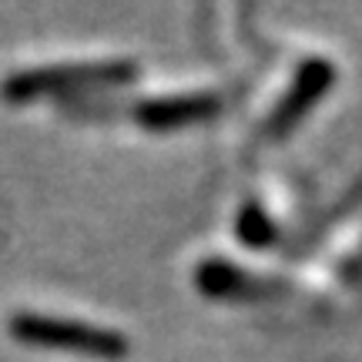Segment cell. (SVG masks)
<instances>
[{
  "instance_id": "6da1fadb",
  "label": "cell",
  "mask_w": 362,
  "mask_h": 362,
  "mask_svg": "<svg viewBox=\"0 0 362 362\" xmlns=\"http://www.w3.org/2000/svg\"><path fill=\"white\" fill-rule=\"evenodd\" d=\"M13 332L27 342H40V346H57V349H74L88 352V356H121L124 342L111 332L101 329H88L78 322H61V319H40V315H21L13 322Z\"/></svg>"
}]
</instances>
